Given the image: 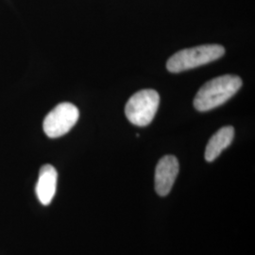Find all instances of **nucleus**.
Listing matches in <instances>:
<instances>
[{
  "instance_id": "nucleus-1",
  "label": "nucleus",
  "mask_w": 255,
  "mask_h": 255,
  "mask_svg": "<svg viewBox=\"0 0 255 255\" xmlns=\"http://www.w3.org/2000/svg\"><path fill=\"white\" fill-rule=\"evenodd\" d=\"M242 86V80L234 75L215 78L201 86L194 99V107L207 112L224 104L234 97Z\"/></svg>"
},
{
  "instance_id": "nucleus-2",
  "label": "nucleus",
  "mask_w": 255,
  "mask_h": 255,
  "mask_svg": "<svg viewBox=\"0 0 255 255\" xmlns=\"http://www.w3.org/2000/svg\"><path fill=\"white\" fill-rule=\"evenodd\" d=\"M224 53L225 49L220 45H203L182 49L169 58L166 68L171 73H180L219 60Z\"/></svg>"
},
{
  "instance_id": "nucleus-3",
  "label": "nucleus",
  "mask_w": 255,
  "mask_h": 255,
  "mask_svg": "<svg viewBox=\"0 0 255 255\" xmlns=\"http://www.w3.org/2000/svg\"><path fill=\"white\" fill-rule=\"evenodd\" d=\"M160 103L159 94L152 89L135 93L125 107V114L130 123L139 127L147 126L157 113Z\"/></svg>"
},
{
  "instance_id": "nucleus-4",
  "label": "nucleus",
  "mask_w": 255,
  "mask_h": 255,
  "mask_svg": "<svg viewBox=\"0 0 255 255\" xmlns=\"http://www.w3.org/2000/svg\"><path fill=\"white\" fill-rule=\"evenodd\" d=\"M79 118L80 112L74 104L60 103L44 119V131L49 138L63 136L76 125Z\"/></svg>"
},
{
  "instance_id": "nucleus-5",
  "label": "nucleus",
  "mask_w": 255,
  "mask_h": 255,
  "mask_svg": "<svg viewBox=\"0 0 255 255\" xmlns=\"http://www.w3.org/2000/svg\"><path fill=\"white\" fill-rule=\"evenodd\" d=\"M180 165L173 155H165L157 164L155 170V190L159 196L168 195L179 173Z\"/></svg>"
},
{
  "instance_id": "nucleus-6",
  "label": "nucleus",
  "mask_w": 255,
  "mask_h": 255,
  "mask_svg": "<svg viewBox=\"0 0 255 255\" xmlns=\"http://www.w3.org/2000/svg\"><path fill=\"white\" fill-rule=\"evenodd\" d=\"M58 173L53 165L44 164L39 172L37 182V198L43 205H48L54 198L57 188Z\"/></svg>"
},
{
  "instance_id": "nucleus-7",
  "label": "nucleus",
  "mask_w": 255,
  "mask_h": 255,
  "mask_svg": "<svg viewBox=\"0 0 255 255\" xmlns=\"http://www.w3.org/2000/svg\"><path fill=\"white\" fill-rule=\"evenodd\" d=\"M235 137V128L232 126L221 128L213 136L205 148V160L207 162L215 161L221 152L227 148L233 142Z\"/></svg>"
}]
</instances>
